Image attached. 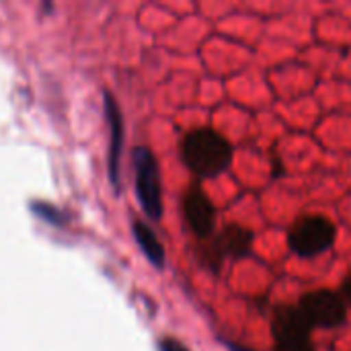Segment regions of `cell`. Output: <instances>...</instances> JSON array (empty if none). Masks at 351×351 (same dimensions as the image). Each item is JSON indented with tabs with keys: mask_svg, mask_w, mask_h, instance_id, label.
I'll list each match as a JSON object with an SVG mask.
<instances>
[{
	"mask_svg": "<svg viewBox=\"0 0 351 351\" xmlns=\"http://www.w3.org/2000/svg\"><path fill=\"white\" fill-rule=\"evenodd\" d=\"M343 288H346V296H348V300H350L351 304V276L346 280V286Z\"/></svg>",
	"mask_w": 351,
	"mask_h": 351,
	"instance_id": "7c38bea8",
	"label": "cell"
},
{
	"mask_svg": "<svg viewBox=\"0 0 351 351\" xmlns=\"http://www.w3.org/2000/svg\"><path fill=\"white\" fill-rule=\"evenodd\" d=\"M335 234H337V230L331 220H327L323 216H304L292 226L288 241L296 255L317 257L331 249Z\"/></svg>",
	"mask_w": 351,
	"mask_h": 351,
	"instance_id": "3957f363",
	"label": "cell"
},
{
	"mask_svg": "<svg viewBox=\"0 0 351 351\" xmlns=\"http://www.w3.org/2000/svg\"><path fill=\"white\" fill-rule=\"evenodd\" d=\"M158 351H189L185 346H181L177 339H160Z\"/></svg>",
	"mask_w": 351,
	"mask_h": 351,
	"instance_id": "30bf717a",
	"label": "cell"
},
{
	"mask_svg": "<svg viewBox=\"0 0 351 351\" xmlns=\"http://www.w3.org/2000/svg\"><path fill=\"white\" fill-rule=\"evenodd\" d=\"M105 115L109 123V179L115 187H119V158L123 146V119L115 99L105 95Z\"/></svg>",
	"mask_w": 351,
	"mask_h": 351,
	"instance_id": "52a82bcc",
	"label": "cell"
},
{
	"mask_svg": "<svg viewBox=\"0 0 351 351\" xmlns=\"http://www.w3.org/2000/svg\"><path fill=\"white\" fill-rule=\"evenodd\" d=\"M276 351H313V346H311V341L294 343V346H276Z\"/></svg>",
	"mask_w": 351,
	"mask_h": 351,
	"instance_id": "8fae6325",
	"label": "cell"
},
{
	"mask_svg": "<svg viewBox=\"0 0 351 351\" xmlns=\"http://www.w3.org/2000/svg\"><path fill=\"white\" fill-rule=\"evenodd\" d=\"M276 346H294V343H308L313 325L304 317V313L294 306H280L271 321Z\"/></svg>",
	"mask_w": 351,
	"mask_h": 351,
	"instance_id": "5b68a950",
	"label": "cell"
},
{
	"mask_svg": "<svg viewBox=\"0 0 351 351\" xmlns=\"http://www.w3.org/2000/svg\"><path fill=\"white\" fill-rule=\"evenodd\" d=\"M183 208H185V218H187V224L191 226V230L197 234V237H208L212 230H214V206L212 202L208 199L206 191L199 189V187H191L187 193H185V202H183Z\"/></svg>",
	"mask_w": 351,
	"mask_h": 351,
	"instance_id": "8992f818",
	"label": "cell"
},
{
	"mask_svg": "<svg viewBox=\"0 0 351 351\" xmlns=\"http://www.w3.org/2000/svg\"><path fill=\"white\" fill-rule=\"evenodd\" d=\"M251 243H253V234L247 232L241 226H228L216 241V249L220 255H228V257H245L251 251Z\"/></svg>",
	"mask_w": 351,
	"mask_h": 351,
	"instance_id": "ba28073f",
	"label": "cell"
},
{
	"mask_svg": "<svg viewBox=\"0 0 351 351\" xmlns=\"http://www.w3.org/2000/svg\"><path fill=\"white\" fill-rule=\"evenodd\" d=\"M183 158L202 177H216L230 165L232 148L212 130H195L183 140Z\"/></svg>",
	"mask_w": 351,
	"mask_h": 351,
	"instance_id": "6da1fadb",
	"label": "cell"
},
{
	"mask_svg": "<svg viewBox=\"0 0 351 351\" xmlns=\"http://www.w3.org/2000/svg\"><path fill=\"white\" fill-rule=\"evenodd\" d=\"M134 173H136V193L144 214L152 220H160L162 216V189H160V173L154 154L140 146L134 150Z\"/></svg>",
	"mask_w": 351,
	"mask_h": 351,
	"instance_id": "7a4b0ae2",
	"label": "cell"
},
{
	"mask_svg": "<svg viewBox=\"0 0 351 351\" xmlns=\"http://www.w3.org/2000/svg\"><path fill=\"white\" fill-rule=\"evenodd\" d=\"M300 311L304 313V317L313 327H321V329L339 327L348 315L346 302L341 300V296H337L331 290L308 292L300 302Z\"/></svg>",
	"mask_w": 351,
	"mask_h": 351,
	"instance_id": "277c9868",
	"label": "cell"
},
{
	"mask_svg": "<svg viewBox=\"0 0 351 351\" xmlns=\"http://www.w3.org/2000/svg\"><path fill=\"white\" fill-rule=\"evenodd\" d=\"M132 230H134V239L138 243V247L142 249V253L146 255V259L154 265V267H162L165 265V249L158 241V237L154 234V230L150 226H146L144 222L136 220L132 224Z\"/></svg>",
	"mask_w": 351,
	"mask_h": 351,
	"instance_id": "9c48e42d",
	"label": "cell"
}]
</instances>
